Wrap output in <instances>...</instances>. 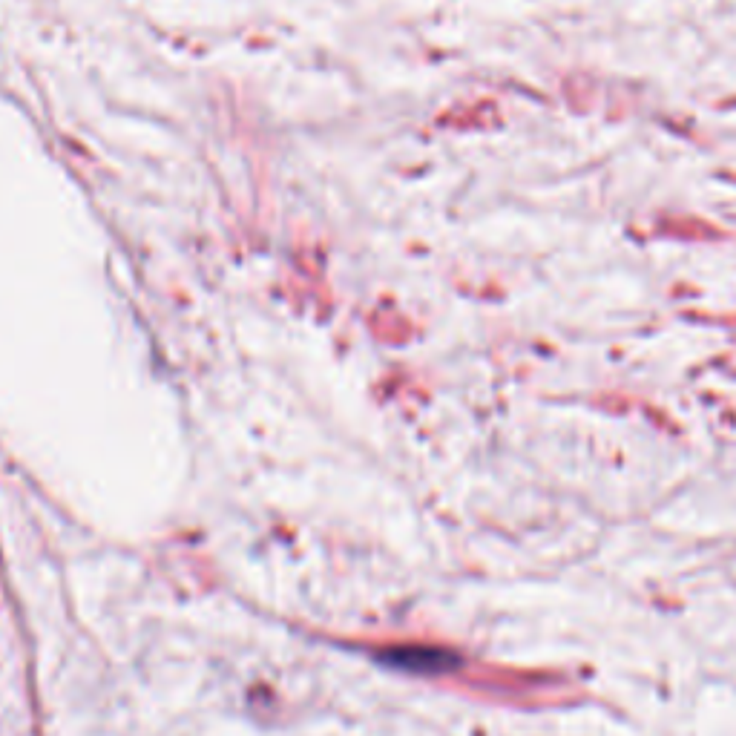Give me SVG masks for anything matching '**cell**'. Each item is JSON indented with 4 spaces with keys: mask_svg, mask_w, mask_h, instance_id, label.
I'll return each instance as SVG.
<instances>
[{
    "mask_svg": "<svg viewBox=\"0 0 736 736\" xmlns=\"http://www.w3.org/2000/svg\"><path fill=\"white\" fill-rule=\"evenodd\" d=\"M383 659L394 667L403 670H414V673H440V670H452L458 665V659L446 650H435V647H397L383 653Z\"/></svg>",
    "mask_w": 736,
    "mask_h": 736,
    "instance_id": "6da1fadb",
    "label": "cell"
}]
</instances>
